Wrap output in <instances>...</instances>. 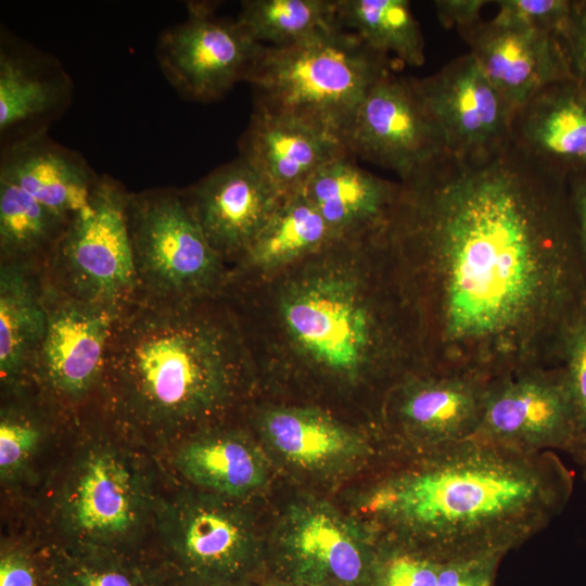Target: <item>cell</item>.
Masks as SVG:
<instances>
[{
	"label": "cell",
	"instance_id": "obj_1",
	"mask_svg": "<svg viewBox=\"0 0 586 586\" xmlns=\"http://www.w3.org/2000/svg\"><path fill=\"white\" fill-rule=\"evenodd\" d=\"M386 240L423 369L483 380L560 365L586 304L566 182L512 142L443 154L400 181Z\"/></svg>",
	"mask_w": 586,
	"mask_h": 586
},
{
	"label": "cell",
	"instance_id": "obj_2",
	"mask_svg": "<svg viewBox=\"0 0 586 586\" xmlns=\"http://www.w3.org/2000/svg\"><path fill=\"white\" fill-rule=\"evenodd\" d=\"M222 298L254 361L384 393L422 370L415 313L383 231L337 238L276 272L229 277Z\"/></svg>",
	"mask_w": 586,
	"mask_h": 586
},
{
	"label": "cell",
	"instance_id": "obj_3",
	"mask_svg": "<svg viewBox=\"0 0 586 586\" xmlns=\"http://www.w3.org/2000/svg\"><path fill=\"white\" fill-rule=\"evenodd\" d=\"M369 492L378 542L443 558L506 556L545 528L572 492L552 451L476 437L422 451Z\"/></svg>",
	"mask_w": 586,
	"mask_h": 586
},
{
	"label": "cell",
	"instance_id": "obj_4",
	"mask_svg": "<svg viewBox=\"0 0 586 586\" xmlns=\"http://www.w3.org/2000/svg\"><path fill=\"white\" fill-rule=\"evenodd\" d=\"M256 369L241 324L222 297L137 301L113 326L98 410L128 440L176 444L218 425Z\"/></svg>",
	"mask_w": 586,
	"mask_h": 586
},
{
	"label": "cell",
	"instance_id": "obj_5",
	"mask_svg": "<svg viewBox=\"0 0 586 586\" xmlns=\"http://www.w3.org/2000/svg\"><path fill=\"white\" fill-rule=\"evenodd\" d=\"M388 72L385 54L336 23L293 44L265 46L246 81L255 105L306 120L345 144L365 97Z\"/></svg>",
	"mask_w": 586,
	"mask_h": 586
},
{
	"label": "cell",
	"instance_id": "obj_6",
	"mask_svg": "<svg viewBox=\"0 0 586 586\" xmlns=\"http://www.w3.org/2000/svg\"><path fill=\"white\" fill-rule=\"evenodd\" d=\"M103 418L75 456L55 500L66 546L135 552L157 504L149 472Z\"/></svg>",
	"mask_w": 586,
	"mask_h": 586
},
{
	"label": "cell",
	"instance_id": "obj_7",
	"mask_svg": "<svg viewBox=\"0 0 586 586\" xmlns=\"http://www.w3.org/2000/svg\"><path fill=\"white\" fill-rule=\"evenodd\" d=\"M126 216L137 301L182 303L222 296L229 267L205 238L183 189L129 192Z\"/></svg>",
	"mask_w": 586,
	"mask_h": 586
},
{
	"label": "cell",
	"instance_id": "obj_8",
	"mask_svg": "<svg viewBox=\"0 0 586 586\" xmlns=\"http://www.w3.org/2000/svg\"><path fill=\"white\" fill-rule=\"evenodd\" d=\"M126 187L103 174L42 266L44 283L88 305L124 310L138 300Z\"/></svg>",
	"mask_w": 586,
	"mask_h": 586
},
{
	"label": "cell",
	"instance_id": "obj_9",
	"mask_svg": "<svg viewBox=\"0 0 586 586\" xmlns=\"http://www.w3.org/2000/svg\"><path fill=\"white\" fill-rule=\"evenodd\" d=\"M234 499L207 492L158 502L154 522L174 578L251 581L262 564L257 538Z\"/></svg>",
	"mask_w": 586,
	"mask_h": 586
},
{
	"label": "cell",
	"instance_id": "obj_10",
	"mask_svg": "<svg viewBox=\"0 0 586 586\" xmlns=\"http://www.w3.org/2000/svg\"><path fill=\"white\" fill-rule=\"evenodd\" d=\"M43 278V277H42ZM44 286L47 331L31 385L72 419L98 408L104 357L123 310L80 303Z\"/></svg>",
	"mask_w": 586,
	"mask_h": 586
},
{
	"label": "cell",
	"instance_id": "obj_11",
	"mask_svg": "<svg viewBox=\"0 0 586 586\" xmlns=\"http://www.w3.org/2000/svg\"><path fill=\"white\" fill-rule=\"evenodd\" d=\"M474 437L523 453L560 449L575 457L581 433L564 368L540 367L488 380Z\"/></svg>",
	"mask_w": 586,
	"mask_h": 586
},
{
	"label": "cell",
	"instance_id": "obj_12",
	"mask_svg": "<svg viewBox=\"0 0 586 586\" xmlns=\"http://www.w3.org/2000/svg\"><path fill=\"white\" fill-rule=\"evenodd\" d=\"M188 17L160 34L155 54L182 98L207 103L247 77L264 50L235 21L218 18L213 4L189 3Z\"/></svg>",
	"mask_w": 586,
	"mask_h": 586
},
{
	"label": "cell",
	"instance_id": "obj_13",
	"mask_svg": "<svg viewBox=\"0 0 586 586\" xmlns=\"http://www.w3.org/2000/svg\"><path fill=\"white\" fill-rule=\"evenodd\" d=\"M410 81L446 154L484 158L512 142L514 113L470 52Z\"/></svg>",
	"mask_w": 586,
	"mask_h": 586
},
{
	"label": "cell",
	"instance_id": "obj_14",
	"mask_svg": "<svg viewBox=\"0 0 586 586\" xmlns=\"http://www.w3.org/2000/svg\"><path fill=\"white\" fill-rule=\"evenodd\" d=\"M487 382L458 373L413 371L384 397L381 423L407 451L472 438L481 423Z\"/></svg>",
	"mask_w": 586,
	"mask_h": 586
},
{
	"label": "cell",
	"instance_id": "obj_15",
	"mask_svg": "<svg viewBox=\"0 0 586 586\" xmlns=\"http://www.w3.org/2000/svg\"><path fill=\"white\" fill-rule=\"evenodd\" d=\"M345 145L351 155L395 171L400 181L445 154L410 79L392 72L368 91Z\"/></svg>",
	"mask_w": 586,
	"mask_h": 586
},
{
	"label": "cell",
	"instance_id": "obj_16",
	"mask_svg": "<svg viewBox=\"0 0 586 586\" xmlns=\"http://www.w3.org/2000/svg\"><path fill=\"white\" fill-rule=\"evenodd\" d=\"M271 577L306 586H372L378 542L335 512L305 507L292 513Z\"/></svg>",
	"mask_w": 586,
	"mask_h": 586
},
{
	"label": "cell",
	"instance_id": "obj_17",
	"mask_svg": "<svg viewBox=\"0 0 586 586\" xmlns=\"http://www.w3.org/2000/svg\"><path fill=\"white\" fill-rule=\"evenodd\" d=\"M183 192L205 238L229 268L246 253L281 199L241 156Z\"/></svg>",
	"mask_w": 586,
	"mask_h": 586
},
{
	"label": "cell",
	"instance_id": "obj_18",
	"mask_svg": "<svg viewBox=\"0 0 586 586\" xmlns=\"http://www.w3.org/2000/svg\"><path fill=\"white\" fill-rule=\"evenodd\" d=\"M73 92V80L56 56L1 25V146L48 131L69 107Z\"/></svg>",
	"mask_w": 586,
	"mask_h": 586
},
{
	"label": "cell",
	"instance_id": "obj_19",
	"mask_svg": "<svg viewBox=\"0 0 586 586\" xmlns=\"http://www.w3.org/2000/svg\"><path fill=\"white\" fill-rule=\"evenodd\" d=\"M460 35L513 113L548 86L574 79L563 39L556 35L494 18Z\"/></svg>",
	"mask_w": 586,
	"mask_h": 586
},
{
	"label": "cell",
	"instance_id": "obj_20",
	"mask_svg": "<svg viewBox=\"0 0 586 586\" xmlns=\"http://www.w3.org/2000/svg\"><path fill=\"white\" fill-rule=\"evenodd\" d=\"M239 146L241 157L281 196L302 191L322 166L349 154L345 144L326 130L257 105Z\"/></svg>",
	"mask_w": 586,
	"mask_h": 586
},
{
	"label": "cell",
	"instance_id": "obj_21",
	"mask_svg": "<svg viewBox=\"0 0 586 586\" xmlns=\"http://www.w3.org/2000/svg\"><path fill=\"white\" fill-rule=\"evenodd\" d=\"M511 137L528 158L564 180L586 174V93L575 79L548 86L514 113Z\"/></svg>",
	"mask_w": 586,
	"mask_h": 586
},
{
	"label": "cell",
	"instance_id": "obj_22",
	"mask_svg": "<svg viewBox=\"0 0 586 586\" xmlns=\"http://www.w3.org/2000/svg\"><path fill=\"white\" fill-rule=\"evenodd\" d=\"M100 176L79 152L48 131L1 146L0 179L67 221L88 205Z\"/></svg>",
	"mask_w": 586,
	"mask_h": 586
},
{
	"label": "cell",
	"instance_id": "obj_23",
	"mask_svg": "<svg viewBox=\"0 0 586 586\" xmlns=\"http://www.w3.org/2000/svg\"><path fill=\"white\" fill-rule=\"evenodd\" d=\"M340 156L317 170L303 188L335 238H357L384 230L400 183L373 175Z\"/></svg>",
	"mask_w": 586,
	"mask_h": 586
},
{
	"label": "cell",
	"instance_id": "obj_24",
	"mask_svg": "<svg viewBox=\"0 0 586 586\" xmlns=\"http://www.w3.org/2000/svg\"><path fill=\"white\" fill-rule=\"evenodd\" d=\"M47 322L42 267L22 263H0L2 392L31 385Z\"/></svg>",
	"mask_w": 586,
	"mask_h": 586
},
{
	"label": "cell",
	"instance_id": "obj_25",
	"mask_svg": "<svg viewBox=\"0 0 586 586\" xmlns=\"http://www.w3.org/2000/svg\"><path fill=\"white\" fill-rule=\"evenodd\" d=\"M174 466L203 492L239 499L266 480L263 455L242 433L214 425L176 443Z\"/></svg>",
	"mask_w": 586,
	"mask_h": 586
},
{
	"label": "cell",
	"instance_id": "obj_26",
	"mask_svg": "<svg viewBox=\"0 0 586 586\" xmlns=\"http://www.w3.org/2000/svg\"><path fill=\"white\" fill-rule=\"evenodd\" d=\"M257 421L281 457L307 470L343 463L370 448L359 432L316 407L275 406L264 409Z\"/></svg>",
	"mask_w": 586,
	"mask_h": 586
},
{
	"label": "cell",
	"instance_id": "obj_27",
	"mask_svg": "<svg viewBox=\"0 0 586 586\" xmlns=\"http://www.w3.org/2000/svg\"><path fill=\"white\" fill-rule=\"evenodd\" d=\"M335 235L303 191L281 196L230 277L276 272L328 245Z\"/></svg>",
	"mask_w": 586,
	"mask_h": 586
},
{
	"label": "cell",
	"instance_id": "obj_28",
	"mask_svg": "<svg viewBox=\"0 0 586 586\" xmlns=\"http://www.w3.org/2000/svg\"><path fill=\"white\" fill-rule=\"evenodd\" d=\"M43 586H171L164 563L135 552L60 546L41 558Z\"/></svg>",
	"mask_w": 586,
	"mask_h": 586
},
{
	"label": "cell",
	"instance_id": "obj_29",
	"mask_svg": "<svg viewBox=\"0 0 586 586\" xmlns=\"http://www.w3.org/2000/svg\"><path fill=\"white\" fill-rule=\"evenodd\" d=\"M0 410V477L21 480L54 426L73 421L33 385L2 392Z\"/></svg>",
	"mask_w": 586,
	"mask_h": 586
},
{
	"label": "cell",
	"instance_id": "obj_30",
	"mask_svg": "<svg viewBox=\"0 0 586 586\" xmlns=\"http://www.w3.org/2000/svg\"><path fill=\"white\" fill-rule=\"evenodd\" d=\"M335 15L373 50L394 53L411 66L424 63V41L409 1L336 0Z\"/></svg>",
	"mask_w": 586,
	"mask_h": 586
},
{
	"label": "cell",
	"instance_id": "obj_31",
	"mask_svg": "<svg viewBox=\"0 0 586 586\" xmlns=\"http://www.w3.org/2000/svg\"><path fill=\"white\" fill-rule=\"evenodd\" d=\"M68 222L0 179V263L42 267Z\"/></svg>",
	"mask_w": 586,
	"mask_h": 586
},
{
	"label": "cell",
	"instance_id": "obj_32",
	"mask_svg": "<svg viewBox=\"0 0 586 586\" xmlns=\"http://www.w3.org/2000/svg\"><path fill=\"white\" fill-rule=\"evenodd\" d=\"M237 22L268 47L296 43L337 23L335 1L329 0H246Z\"/></svg>",
	"mask_w": 586,
	"mask_h": 586
},
{
	"label": "cell",
	"instance_id": "obj_33",
	"mask_svg": "<svg viewBox=\"0 0 586 586\" xmlns=\"http://www.w3.org/2000/svg\"><path fill=\"white\" fill-rule=\"evenodd\" d=\"M443 557L379 544L372 586H436Z\"/></svg>",
	"mask_w": 586,
	"mask_h": 586
},
{
	"label": "cell",
	"instance_id": "obj_34",
	"mask_svg": "<svg viewBox=\"0 0 586 586\" xmlns=\"http://www.w3.org/2000/svg\"><path fill=\"white\" fill-rule=\"evenodd\" d=\"M494 20L512 26L556 35L563 39L570 26L574 1L499 0Z\"/></svg>",
	"mask_w": 586,
	"mask_h": 586
},
{
	"label": "cell",
	"instance_id": "obj_35",
	"mask_svg": "<svg viewBox=\"0 0 586 586\" xmlns=\"http://www.w3.org/2000/svg\"><path fill=\"white\" fill-rule=\"evenodd\" d=\"M560 365L565 370L576 409L581 449L574 458L579 460L586 456V304L565 333Z\"/></svg>",
	"mask_w": 586,
	"mask_h": 586
},
{
	"label": "cell",
	"instance_id": "obj_36",
	"mask_svg": "<svg viewBox=\"0 0 586 586\" xmlns=\"http://www.w3.org/2000/svg\"><path fill=\"white\" fill-rule=\"evenodd\" d=\"M502 558L500 555L443 558L436 586H496Z\"/></svg>",
	"mask_w": 586,
	"mask_h": 586
},
{
	"label": "cell",
	"instance_id": "obj_37",
	"mask_svg": "<svg viewBox=\"0 0 586 586\" xmlns=\"http://www.w3.org/2000/svg\"><path fill=\"white\" fill-rule=\"evenodd\" d=\"M0 586H43L41 559L22 546H3L0 555Z\"/></svg>",
	"mask_w": 586,
	"mask_h": 586
},
{
	"label": "cell",
	"instance_id": "obj_38",
	"mask_svg": "<svg viewBox=\"0 0 586 586\" xmlns=\"http://www.w3.org/2000/svg\"><path fill=\"white\" fill-rule=\"evenodd\" d=\"M563 43L573 77L586 93V1H574Z\"/></svg>",
	"mask_w": 586,
	"mask_h": 586
},
{
	"label": "cell",
	"instance_id": "obj_39",
	"mask_svg": "<svg viewBox=\"0 0 586 586\" xmlns=\"http://www.w3.org/2000/svg\"><path fill=\"white\" fill-rule=\"evenodd\" d=\"M489 3L484 0H437L434 1L436 15L446 28H456L459 34L482 21V8Z\"/></svg>",
	"mask_w": 586,
	"mask_h": 586
},
{
	"label": "cell",
	"instance_id": "obj_40",
	"mask_svg": "<svg viewBox=\"0 0 586 586\" xmlns=\"http://www.w3.org/2000/svg\"><path fill=\"white\" fill-rule=\"evenodd\" d=\"M566 192L586 275V174L568 178Z\"/></svg>",
	"mask_w": 586,
	"mask_h": 586
},
{
	"label": "cell",
	"instance_id": "obj_41",
	"mask_svg": "<svg viewBox=\"0 0 586 586\" xmlns=\"http://www.w3.org/2000/svg\"><path fill=\"white\" fill-rule=\"evenodd\" d=\"M171 586H253L251 581H187L174 578Z\"/></svg>",
	"mask_w": 586,
	"mask_h": 586
},
{
	"label": "cell",
	"instance_id": "obj_42",
	"mask_svg": "<svg viewBox=\"0 0 586 586\" xmlns=\"http://www.w3.org/2000/svg\"><path fill=\"white\" fill-rule=\"evenodd\" d=\"M259 586H306V585L296 584V583L279 579L276 577H270L264 581V583L260 584Z\"/></svg>",
	"mask_w": 586,
	"mask_h": 586
},
{
	"label": "cell",
	"instance_id": "obj_43",
	"mask_svg": "<svg viewBox=\"0 0 586 586\" xmlns=\"http://www.w3.org/2000/svg\"><path fill=\"white\" fill-rule=\"evenodd\" d=\"M579 464L583 467L584 475L586 477V456L582 457L579 460H577Z\"/></svg>",
	"mask_w": 586,
	"mask_h": 586
}]
</instances>
